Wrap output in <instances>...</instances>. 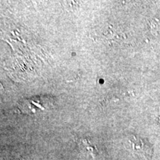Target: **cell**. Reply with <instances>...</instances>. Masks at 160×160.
<instances>
[{
    "label": "cell",
    "mask_w": 160,
    "mask_h": 160,
    "mask_svg": "<svg viewBox=\"0 0 160 160\" xmlns=\"http://www.w3.org/2000/svg\"><path fill=\"white\" fill-rule=\"evenodd\" d=\"M151 30L152 33L160 36V14L156 16L151 22Z\"/></svg>",
    "instance_id": "2"
},
{
    "label": "cell",
    "mask_w": 160,
    "mask_h": 160,
    "mask_svg": "<svg viewBox=\"0 0 160 160\" xmlns=\"http://www.w3.org/2000/svg\"><path fill=\"white\" fill-rule=\"evenodd\" d=\"M128 141L132 150L138 155L145 159H150L151 157L152 149L147 142L137 137H132Z\"/></svg>",
    "instance_id": "1"
}]
</instances>
